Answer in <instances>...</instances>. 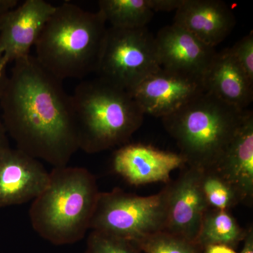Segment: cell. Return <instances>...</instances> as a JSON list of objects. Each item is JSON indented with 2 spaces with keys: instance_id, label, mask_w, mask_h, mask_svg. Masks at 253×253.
<instances>
[{
  "instance_id": "cell-17",
  "label": "cell",
  "mask_w": 253,
  "mask_h": 253,
  "mask_svg": "<svg viewBox=\"0 0 253 253\" xmlns=\"http://www.w3.org/2000/svg\"><path fill=\"white\" fill-rule=\"evenodd\" d=\"M244 230L227 211L208 208L201 222L196 243L204 250L214 245L235 249L244 241Z\"/></svg>"
},
{
  "instance_id": "cell-13",
  "label": "cell",
  "mask_w": 253,
  "mask_h": 253,
  "mask_svg": "<svg viewBox=\"0 0 253 253\" xmlns=\"http://www.w3.org/2000/svg\"><path fill=\"white\" fill-rule=\"evenodd\" d=\"M113 171L131 185L169 183L171 173L184 166L180 155L141 144H126L116 151Z\"/></svg>"
},
{
  "instance_id": "cell-27",
  "label": "cell",
  "mask_w": 253,
  "mask_h": 253,
  "mask_svg": "<svg viewBox=\"0 0 253 253\" xmlns=\"http://www.w3.org/2000/svg\"><path fill=\"white\" fill-rule=\"evenodd\" d=\"M203 253H238L235 250L229 246H221V245H214L205 248L203 250Z\"/></svg>"
},
{
  "instance_id": "cell-12",
  "label": "cell",
  "mask_w": 253,
  "mask_h": 253,
  "mask_svg": "<svg viewBox=\"0 0 253 253\" xmlns=\"http://www.w3.org/2000/svg\"><path fill=\"white\" fill-rule=\"evenodd\" d=\"M155 43L161 68L197 78H203L217 53L174 23L158 31Z\"/></svg>"
},
{
  "instance_id": "cell-1",
  "label": "cell",
  "mask_w": 253,
  "mask_h": 253,
  "mask_svg": "<svg viewBox=\"0 0 253 253\" xmlns=\"http://www.w3.org/2000/svg\"><path fill=\"white\" fill-rule=\"evenodd\" d=\"M0 113L16 149L38 161L63 167L79 150L71 95L35 56L15 61Z\"/></svg>"
},
{
  "instance_id": "cell-21",
  "label": "cell",
  "mask_w": 253,
  "mask_h": 253,
  "mask_svg": "<svg viewBox=\"0 0 253 253\" xmlns=\"http://www.w3.org/2000/svg\"><path fill=\"white\" fill-rule=\"evenodd\" d=\"M86 253H142L132 243L100 232L91 230L86 241Z\"/></svg>"
},
{
  "instance_id": "cell-25",
  "label": "cell",
  "mask_w": 253,
  "mask_h": 253,
  "mask_svg": "<svg viewBox=\"0 0 253 253\" xmlns=\"http://www.w3.org/2000/svg\"><path fill=\"white\" fill-rule=\"evenodd\" d=\"M18 2V0H0V26L6 13L17 6Z\"/></svg>"
},
{
  "instance_id": "cell-14",
  "label": "cell",
  "mask_w": 253,
  "mask_h": 253,
  "mask_svg": "<svg viewBox=\"0 0 253 253\" xmlns=\"http://www.w3.org/2000/svg\"><path fill=\"white\" fill-rule=\"evenodd\" d=\"M174 20V24L213 48L227 38L236 25L232 10L220 0H184Z\"/></svg>"
},
{
  "instance_id": "cell-9",
  "label": "cell",
  "mask_w": 253,
  "mask_h": 253,
  "mask_svg": "<svg viewBox=\"0 0 253 253\" xmlns=\"http://www.w3.org/2000/svg\"><path fill=\"white\" fill-rule=\"evenodd\" d=\"M185 166L176 180L167 184L165 230L196 242L207 203L201 187V169Z\"/></svg>"
},
{
  "instance_id": "cell-4",
  "label": "cell",
  "mask_w": 253,
  "mask_h": 253,
  "mask_svg": "<svg viewBox=\"0 0 253 253\" xmlns=\"http://www.w3.org/2000/svg\"><path fill=\"white\" fill-rule=\"evenodd\" d=\"M71 97L79 149L87 154L124 146L144 122L130 92L101 78L82 81Z\"/></svg>"
},
{
  "instance_id": "cell-26",
  "label": "cell",
  "mask_w": 253,
  "mask_h": 253,
  "mask_svg": "<svg viewBox=\"0 0 253 253\" xmlns=\"http://www.w3.org/2000/svg\"><path fill=\"white\" fill-rule=\"evenodd\" d=\"M244 246L240 253H253V230L250 227L246 230V236L244 239Z\"/></svg>"
},
{
  "instance_id": "cell-15",
  "label": "cell",
  "mask_w": 253,
  "mask_h": 253,
  "mask_svg": "<svg viewBox=\"0 0 253 253\" xmlns=\"http://www.w3.org/2000/svg\"><path fill=\"white\" fill-rule=\"evenodd\" d=\"M213 169L229 181L241 195L243 204L253 199V113L246 114L219 162Z\"/></svg>"
},
{
  "instance_id": "cell-22",
  "label": "cell",
  "mask_w": 253,
  "mask_h": 253,
  "mask_svg": "<svg viewBox=\"0 0 253 253\" xmlns=\"http://www.w3.org/2000/svg\"><path fill=\"white\" fill-rule=\"evenodd\" d=\"M229 51L245 74L253 83V31L237 42Z\"/></svg>"
},
{
  "instance_id": "cell-20",
  "label": "cell",
  "mask_w": 253,
  "mask_h": 253,
  "mask_svg": "<svg viewBox=\"0 0 253 253\" xmlns=\"http://www.w3.org/2000/svg\"><path fill=\"white\" fill-rule=\"evenodd\" d=\"M134 245L142 253H203L196 242L166 231L147 236Z\"/></svg>"
},
{
  "instance_id": "cell-24",
  "label": "cell",
  "mask_w": 253,
  "mask_h": 253,
  "mask_svg": "<svg viewBox=\"0 0 253 253\" xmlns=\"http://www.w3.org/2000/svg\"><path fill=\"white\" fill-rule=\"evenodd\" d=\"M7 65L8 63L4 59V55L0 51V96L2 94L9 79V76L6 74Z\"/></svg>"
},
{
  "instance_id": "cell-18",
  "label": "cell",
  "mask_w": 253,
  "mask_h": 253,
  "mask_svg": "<svg viewBox=\"0 0 253 253\" xmlns=\"http://www.w3.org/2000/svg\"><path fill=\"white\" fill-rule=\"evenodd\" d=\"M98 5L106 23L118 29L146 28L154 15L148 0H100Z\"/></svg>"
},
{
  "instance_id": "cell-3",
  "label": "cell",
  "mask_w": 253,
  "mask_h": 253,
  "mask_svg": "<svg viewBox=\"0 0 253 253\" xmlns=\"http://www.w3.org/2000/svg\"><path fill=\"white\" fill-rule=\"evenodd\" d=\"M99 194L96 177L86 168H54L47 186L32 201L31 225L51 244L77 242L90 230Z\"/></svg>"
},
{
  "instance_id": "cell-8",
  "label": "cell",
  "mask_w": 253,
  "mask_h": 253,
  "mask_svg": "<svg viewBox=\"0 0 253 253\" xmlns=\"http://www.w3.org/2000/svg\"><path fill=\"white\" fill-rule=\"evenodd\" d=\"M204 91L203 78L161 68L129 92L144 115L162 118Z\"/></svg>"
},
{
  "instance_id": "cell-11",
  "label": "cell",
  "mask_w": 253,
  "mask_h": 253,
  "mask_svg": "<svg viewBox=\"0 0 253 253\" xmlns=\"http://www.w3.org/2000/svg\"><path fill=\"white\" fill-rule=\"evenodd\" d=\"M56 7L44 0H26L6 13L0 26V51L8 64L31 55Z\"/></svg>"
},
{
  "instance_id": "cell-23",
  "label": "cell",
  "mask_w": 253,
  "mask_h": 253,
  "mask_svg": "<svg viewBox=\"0 0 253 253\" xmlns=\"http://www.w3.org/2000/svg\"><path fill=\"white\" fill-rule=\"evenodd\" d=\"M184 0H148L150 8L154 12L176 11Z\"/></svg>"
},
{
  "instance_id": "cell-16",
  "label": "cell",
  "mask_w": 253,
  "mask_h": 253,
  "mask_svg": "<svg viewBox=\"0 0 253 253\" xmlns=\"http://www.w3.org/2000/svg\"><path fill=\"white\" fill-rule=\"evenodd\" d=\"M205 91L226 104L246 110L253 99V83L233 58L229 49L216 53L203 76Z\"/></svg>"
},
{
  "instance_id": "cell-2",
  "label": "cell",
  "mask_w": 253,
  "mask_h": 253,
  "mask_svg": "<svg viewBox=\"0 0 253 253\" xmlns=\"http://www.w3.org/2000/svg\"><path fill=\"white\" fill-rule=\"evenodd\" d=\"M106 21L73 3L56 6L36 46L37 61L63 81L96 73L106 37Z\"/></svg>"
},
{
  "instance_id": "cell-6",
  "label": "cell",
  "mask_w": 253,
  "mask_h": 253,
  "mask_svg": "<svg viewBox=\"0 0 253 253\" xmlns=\"http://www.w3.org/2000/svg\"><path fill=\"white\" fill-rule=\"evenodd\" d=\"M167 186L158 194L140 196L120 189L100 192L90 230L126 240L133 244L165 230Z\"/></svg>"
},
{
  "instance_id": "cell-7",
  "label": "cell",
  "mask_w": 253,
  "mask_h": 253,
  "mask_svg": "<svg viewBox=\"0 0 253 253\" xmlns=\"http://www.w3.org/2000/svg\"><path fill=\"white\" fill-rule=\"evenodd\" d=\"M160 68L155 37L146 27L107 28L96 71L98 78L131 91Z\"/></svg>"
},
{
  "instance_id": "cell-19",
  "label": "cell",
  "mask_w": 253,
  "mask_h": 253,
  "mask_svg": "<svg viewBox=\"0 0 253 253\" xmlns=\"http://www.w3.org/2000/svg\"><path fill=\"white\" fill-rule=\"evenodd\" d=\"M201 187L209 208L229 211L243 203L236 188L215 169H201Z\"/></svg>"
},
{
  "instance_id": "cell-28",
  "label": "cell",
  "mask_w": 253,
  "mask_h": 253,
  "mask_svg": "<svg viewBox=\"0 0 253 253\" xmlns=\"http://www.w3.org/2000/svg\"><path fill=\"white\" fill-rule=\"evenodd\" d=\"M7 136H6V131L5 130L4 124H3L2 120H1V113H0V149L4 146H8Z\"/></svg>"
},
{
  "instance_id": "cell-5",
  "label": "cell",
  "mask_w": 253,
  "mask_h": 253,
  "mask_svg": "<svg viewBox=\"0 0 253 253\" xmlns=\"http://www.w3.org/2000/svg\"><path fill=\"white\" fill-rule=\"evenodd\" d=\"M246 112L204 91L162 120L184 166L208 169L219 162Z\"/></svg>"
},
{
  "instance_id": "cell-10",
  "label": "cell",
  "mask_w": 253,
  "mask_h": 253,
  "mask_svg": "<svg viewBox=\"0 0 253 253\" xmlns=\"http://www.w3.org/2000/svg\"><path fill=\"white\" fill-rule=\"evenodd\" d=\"M41 161L9 145L0 149V208L33 201L49 184Z\"/></svg>"
}]
</instances>
